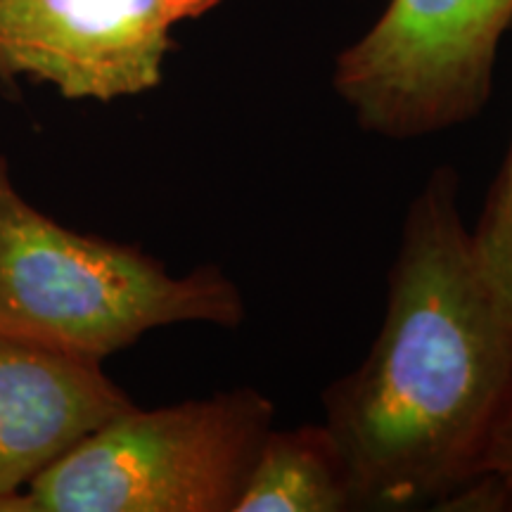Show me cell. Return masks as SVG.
Here are the masks:
<instances>
[{"mask_svg":"<svg viewBox=\"0 0 512 512\" xmlns=\"http://www.w3.org/2000/svg\"><path fill=\"white\" fill-rule=\"evenodd\" d=\"M458 190L437 166L413 197L382 328L323 392L356 510H439L477 477L512 394V318L479 273Z\"/></svg>","mask_w":512,"mask_h":512,"instance_id":"6da1fadb","label":"cell"},{"mask_svg":"<svg viewBox=\"0 0 512 512\" xmlns=\"http://www.w3.org/2000/svg\"><path fill=\"white\" fill-rule=\"evenodd\" d=\"M242 318L219 266L171 275L143 249L60 226L19 195L0 155V335L105 361L164 325Z\"/></svg>","mask_w":512,"mask_h":512,"instance_id":"7a4b0ae2","label":"cell"},{"mask_svg":"<svg viewBox=\"0 0 512 512\" xmlns=\"http://www.w3.org/2000/svg\"><path fill=\"white\" fill-rule=\"evenodd\" d=\"M273 418V401L254 387L152 411L133 406L0 512H235Z\"/></svg>","mask_w":512,"mask_h":512,"instance_id":"3957f363","label":"cell"},{"mask_svg":"<svg viewBox=\"0 0 512 512\" xmlns=\"http://www.w3.org/2000/svg\"><path fill=\"white\" fill-rule=\"evenodd\" d=\"M510 24L512 0H389L337 57L332 83L363 131L432 136L484 110Z\"/></svg>","mask_w":512,"mask_h":512,"instance_id":"277c9868","label":"cell"},{"mask_svg":"<svg viewBox=\"0 0 512 512\" xmlns=\"http://www.w3.org/2000/svg\"><path fill=\"white\" fill-rule=\"evenodd\" d=\"M221 0H0V81L112 102L162 83L171 29Z\"/></svg>","mask_w":512,"mask_h":512,"instance_id":"5b68a950","label":"cell"},{"mask_svg":"<svg viewBox=\"0 0 512 512\" xmlns=\"http://www.w3.org/2000/svg\"><path fill=\"white\" fill-rule=\"evenodd\" d=\"M128 408L98 358L0 335V503Z\"/></svg>","mask_w":512,"mask_h":512,"instance_id":"8992f818","label":"cell"},{"mask_svg":"<svg viewBox=\"0 0 512 512\" xmlns=\"http://www.w3.org/2000/svg\"><path fill=\"white\" fill-rule=\"evenodd\" d=\"M356 510L347 463L328 425L266 434L235 512Z\"/></svg>","mask_w":512,"mask_h":512,"instance_id":"52a82bcc","label":"cell"},{"mask_svg":"<svg viewBox=\"0 0 512 512\" xmlns=\"http://www.w3.org/2000/svg\"><path fill=\"white\" fill-rule=\"evenodd\" d=\"M470 245L479 273L512 318V140L470 230Z\"/></svg>","mask_w":512,"mask_h":512,"instance_id":"ba28073f","label":"cell"},{"mask_svg":"<svg viewBox=\"0 0 512 512\" xmlns=\"http://www.w3.org/2000/svg\"><path fill=\"white\" fill-rule=\"evenodd\" d=\"M441 510L512 512V394L491 432L477 477L448 498Z\"/></svg>","mask_w":512,"mask_h":512,"instance_id":"9c48e42d","label":"cell"}]
</instances>
